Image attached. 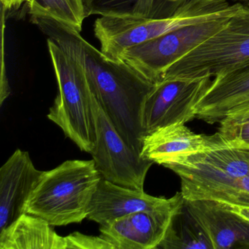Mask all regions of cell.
<instances>
[{
    "label": "cell",
    "mask_w": 249,
    "mask_h": 249,
    "mask_svg": "<svg viewBox=\"0 0 249 249\" xmlns=\"http://www.w3.org/2000/svg\"><path fill=\"white\" fill-rule=\"evenodd\" d=\"M31 21L81 65L96 100L124 141L141 154L145 135L142 124V106L155 84L124 62L106 56L77 30L52 18L31 17Z\"/></svg>",
    "instance_id": "obj_1"
},
{
    "label": "cell",
    "mask_w": 249,
    "mask_h": 249,
    "mask_svg": "<svg viewBox=\"0 0 249 249\" xmlns=\"http://www.w3.org/2000/svg\"><path fill=\"white\" fill-rule=\"evenodd\" d=\"M102 178L93 160L64 161L43 171L26 205V213L53 227L82 222Z\"/></svg>",
    "instance_id": "obj_2"
},
{
    "label": "cell",
    "mask_w": 249,
    "mask_h": 249,
    "mask_svg": "<svg viewBox=\"0 0 249 249\" xmlns=\"http://www.w3.org/2000/svg\"><path fill=\"white\" fill-rule=\"evenodd\" d=\"M230 6L226 0H191L165 18L101 17L94 22V36L100 41V51L119 61L123 52L134 46L186 26L228 15Z\"/></svg>",
    "instance_id": "obj_3"
},
{
    "label": "cell",
    "mask_w": 249,
    "mask_h": 249,
    "mask_svg": "<svg viewBox=\"0 0 249 249\" xmlns=\"http://www.w3.org/2000/svg\"><path fill=\"white\" fill-rule=\"evenodd\" d=\"M47 41L58 85L48 119L81 151L91 154L97 144L94 94L81 65L51 39Z\"/></svg>",
    "instance_id": "obj_4"
},
{
    "label": "cell",
    "mask_w": 249,
    "mask_h": 249,
    "mask_svg": "<svg viewBox=\"0 0 249 249\" xmlns=\"http://www.w3.org/2000/svg\"><path fill=\"white\" fill-rule=\"evenodd\" d=\"M249 65V7L242 5L226 25L171 65L161 79L215 78Z\"/></svg>",
    "instance_id": "obj_5"
},
{
    "label": "cell",
    "mask_w": 249,
    "mask_h": 249,
    "mask_svg": "<svg viewBox=\"0 0 249 249\" xmlns=\"http://www.w3.org/2000/svg\"><path fill=\"white\" fill-rule=\"evenodd\" d=\"M234 14L186 26L159 36L124 51L119 61L156 84L173 64L221 30Z\"/></svg>",
    "instance_id": "obj_6"
},
{
    "label": "cell",
    "mask_w": 249,
    "mask_h": 249,
    "mask_svg": "<svg viewBox=\"0 0 249 249\" xmlns=\"http://www.w3.org/2000/svg\"><path fill=\"white\" fill-rule=\"evenodd\" d=\"M97 144L92 160L103 178L131 189L144 190L145 177L154 162L144 160L124 141L94 97Z\"/></svg>",
    "instance_id": "obj_7"
},
{
    "label": "cell",
    "mask_w": 249,
    "mask_h": 249,
    "mask_svg": "<svg viewBox=\"0 0 249 249\" xmlns=\"http://www.w3.org/2000/svg\"><path fill=\"white\" fill-rule=\"evenodd\" d=\"M211 81V78H169L156 83L142 106L145 135L159 128L186 124L195 119L196 103Z\"/></svg>",
    "instance_id": "obj_8"
},
{
    "label": "cell",
    "mask_w": 249,
    "mask_h": 249,
    "mask_svg": "<svg viewBox=\"0 0 249 249\" xmlns=\"http://www.w3.org/2000/svg\"><path fill=\"white\" fill-rule=\"evenodd\" d=\"M163 166L180 178L246 177L249 176V146L231 143L223 137L222 143L218 148L178 154L167 160Z\"/></svg>",
    "instance_id": "obj_9"
},
{
    "label": "cell",
    "mask_w": 249,
    "mask_h": 249,
    "mask_svg": "<svg viewBox=\"0 0 249 249\" xmlns=\"http://www.w3.org/2000/svg\"><path fill=\"white\" fill-rule=\"evenodd\" d=\"M184 202L121 217L101 226L100 235L111 243L114 249H158L173 217L183 208Z\"/></svg>",
    "instance_id": "obj_10"
},
{
    "label": "cell",
    "mask_w": 249,
    "mask_h": 249,
    "mask_svg": "<svg viewBox=\"0 0 249 249\" xmlns=\"http://www.w3.org/2000/svg\"><path fill=\"white\" fill-rule=\"evenodd\" d=\"M181 192L173 197H157L102 178L89 207L87 218L106 225L121 217L144 210L167 208L184 202Z\"/></svg>",
    "instance_id": "obj_11"
},
{
    "label": "cell",
    "mask_w": 249,
    "mask_h": 249,
    "mask_svg": "<svg viewBox=\"0 0 249 249\" xmlns=\"http://www.w3.org/2000/svg\"><path fill=\"white\" fill-rule=\"evenodd\" d=\"M43 171L37 170L30 154L21 149L0 168V231L23 214Z\"/></svg>",
    "instance_id": "obj_12"
},
{
    "label": "cell",
    "mask_w": 249,
    "mask_h": 249,
    "mask_svg": "<svg viewBox=\"0 0 249 249\" xmlns=\"http://www.w3.org/2000/svg\"><path fill=\"white\" fill-rule=\"evenodd\" d=\"M195 110L196 119L212 124L249 110V65L215 77Z\"/></svg>",
    "instance_id": "obj_13"
},
{
    "label": "cell",
    "mask_w": 249,
    "mask_h": 249,
    "mask_svg": "<svg viewBox=\"0 0 249 249\" xmlns=\"http://www.w3.org/2000/svg\"><path fill=\"white\" fill-rule=\"evenodd\" d=\"M188 211L205 230L213 249H249V221L206 199L186 200Z\"/></svg>",
    "instance_id": "obj_14"
},
{
    "label": "cell",
    "mask_w": 249,
    "mask_h": 249,
    "mask_svg": "<svg viewBox=\"0 0 249 249\" xmlns=\"http://www.w3.org/2000/svg\"><path fill=\"white\" fill-rule=\"evenodd\" d=\"M218 141V132L212 135H201L191 130L185 123L173 124L145 135L141 156L144 160L163 165L178 154L216 148Z\"/></svg>",
    "instance_id": "obj_15"
},
{
    "label": "cell",
    "mask_w": 249,
    "mask_h": 249,
    "mask_svg": "<svg viewBox=\"0 0 249 249\" xmlns=\"http://www.w3.org/2000/svg\"><path fill=\"white\" fill-rule=\"evenodd\" d=\"M0 249H66V240L43 218L24 213L0 231Z\"/></svg>",
    "instance_id": "obj_16"
},
{
    "label": "cell",
    "mask_w": 249,
    "mask_h": 249,
    "mask_svg": "<svg viewBox=\"0 0 249 249\" xmlns=\"http://www.w3.org/2000/svg\"><path fill=\"white\" fill-rule=\"evenodd\" d=\"M186 200L206 199L249 207V176L239 178H180Z\"/></svg>",
    "instance_id": "obj_17"
},
{
    "label": "cell",
    "mask_w": 249,
    "mask_h": 249,
    "mask_svg": "<svg viewBox=\"0 0 249 249\" xmlns=\"http://www.w3.org/2000/svg\"><path fill=\"white\" fill-rule=\"evenodd\" d=\"M158 249H213L209 237L186 205L172 220Z\"/></svg>",
    "instance_id": "obj_18"
},
{
    "label": "cell",
    "mask_w": 249,
    "mask_h": 249,
    "mask_svg": "<svg viewBox=\"0 0 249 249\" xmlns=\"http://www.w3.org/2000/svg\"><path fill=\"white\" fill-rule=\"evenodd\" d=\"M31 17L52 18L81 33L87 18L83 0H28Z\"/></svg>",
    "instance_id": "obj_19"
},
{
    "label": "cell",
    "mask_w": 249,
    "mask_h": 249,
    "mask_svg": "<svg viewBox=\"0 0 249 249\" xmlns=\"http://www.w3.org/2000/svg\"><path fill=\"white\" fill-rule=\"evenodd\" d=\"M86 16L140 17L141 0H83Z\"/></svg>",
    "instance_id": "obj_20"
},
{
    "label": "cell",
    "mask_w": 249,
    "mask_h": 249,
    "mask_svg": "<svg viewBox=\"0 0 249 249\" xmlns=\"http://www.w3.org/2000/svg\"><path fill=\"white\" fill-rule=\"evenodd\" d=\"M189 1L191 0H141L139 17L167 18Z\"/></svg>",
    "instance_id": "obj_21"
},
{
    "label": "cell",
    "mask_w": 249,
    "mask_h": 249,
    "mask_svg": "<svg viewBox=\"0 0 249 249\" xmlns=\"http://www.w3.org/2000/svg\"><path fill=\"white\" fill-rule=\"evenodd\" d=\"M219 124L218 132L228 142L249 146V120L243 122L223 120Z\"/></svg>",
    "instance_id": "obj_22"
},
{
    "label": "cell",
    "mask_w": 249,
    "mask_h": 249,
    "mask_svg": "<svg viewBox=\"0 0 249 249\" xmlns=\"http://www.w3.org/2000/svg\"><path fill=\"white\" fill-rule=\"evenodd\" d=\"M66 249H114L113 245L100 236L87 235L75 231L65 236Z\"/></svg>",
    "instance_id": "obj_23"
},
{
    "label": "cell",
    "mask_w": 249,
    "mask_h": 249,
    "mask_svg": "<svg viewBox=\"0 0 249 249\" xmlns=\"http://www.w3.org/2000/svg\"><path fill=\"white\" fill-rule=\"evenodd\" d=\"M231 1L235 2L236 3L242 4V5L249 7V0H231Z\"/></svg>",
    "instance_id": "obj_24"
}]
</instances>
